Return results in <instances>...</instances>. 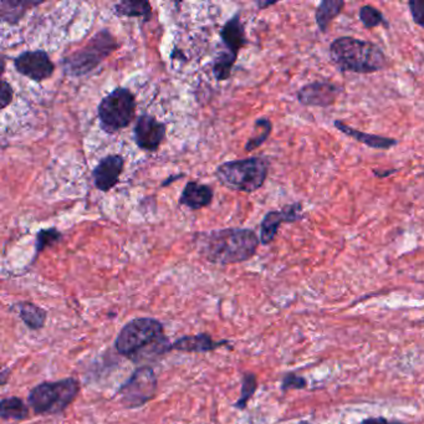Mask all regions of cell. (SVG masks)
<instances>
[{"mask_svg": "<svg viewBox=\"0 0 424 424\" xmlns=\"http://www.w3.org/2000/svg\"><path fill=\"white\" fill-rule=\"evenodd\" d=\"M301 219H303V204L300 202L288 204L280 210H270L260 224V242L269 245L274 242L282 224L299 222Z\"/></svg>", "mask_w": 424, "mask_h": 424, "instance_id": "obj_11", "label": "cell"}, {"mask_svg": "<svg viewBox=\"0 0 424 424\" xmlns=\"http://www.w3.org/2000/svg\"><path fill=\"white\" fill-rule=\"evenodd\" d=\"M219 36L227 50L238 56L242 47L248 44L240 14L236 13V15H233L229 21L223 25Z\"/></svg>", "mask_w": 424, "mask_h": 424, "instance_id": "obj_15", "label": "cell"}, {"mask_svg": "<svg viewBox=\"0 0 424 424\" xmlns=\"http://www.w3.org/2000/svg\"><path fill=\"white\" fill-rule=\"evenodd\" d=\"M256 388H258V379L253 372H247L242 377V393L240 397L238 398L234 407L238 410H245L250 398L254 396Z\"/></svg>", "mask_w": 424, "mask_h": 424, "instance_id": "obj_26", "label": "cell"}, {"mask_svg": "<svg viewBox=\"0 0 424 424\" xmlns=\"http://www.w3.org/2000/svg\"><path fill=\"white\" fill-rule=\"evenodd\" d=\"M114 13L120 18H142L149 23L152 19V5L146 0H125L114 5Z\"/></svg>", "mask_w": 424, "mask_h": 424, "instance_id": "obj_19", "label": "cell"}, {"mask_svg": "<svg viewBox=\"0 0 424 424\" xmlns=\"http://www.w3.org/2000/svg\"><path fill=\"white\" fill-rule=\"evenodd\" d=\"M120 44L108 29H102L74 53L65 56L61 66L70 77H84L99 68L108 56L115 53Z\"/></svg>", "mask_w": 424, "mask_h": 424, "instance_id": "obj_5", "label": "cell"}, {"mask_svg": "<svg viewBox=\"0 0 424 424\" xmlns=\"http://www.w3.org/2000/svg\"><path fill=\"white\" fill-rule=\"evenodd\" d=\"M0 90H1V92H0L1 106L0 108H1V110H5L14 100L13 86L5 79H1V88Z\"/></svg>", "mask_w": 424, "mask_h": 424, "instance_id": "obj_30", "label": "cell"}, {"mask_svg": "<svg viewBox=\"0 0 424 424\" xmlns=\"http://www.w3.org/2000/svg\"><path fill=\"white\" fill-rule=\"evenodd\" d=\"M214 198V190L207 184L189 181L184 186L182 195L179 197V205L187 207L190 210H199V209L209 207Z\"/></svg>", "mask_w": 424, "mask_h": 424, "instance_id": "obj_14", "label": "cell"}, {"mask_svg": "<svg viewBox=\"0 0 424 424\" xmlns=\"http://www.w3.org/2000/svg\"><path fill=\"white\" fill-rule=\"evenodd\" d=\"M183 177H184V175H171V177H169L164 182L162 183V187H167L169 184H172V183L175 182V181H178L179 178H183Z\"/></svg>", "mask_w": 424, "mask_h": 424, "instance_id": "obj_33", "label": "cell"}, {"mask_svg": "<svg viewBox=\"0 0 424 424\" xmlns=\"http://www.w3.org/2000/svg\"><path fill=\"white\" fill-rule=\"evenodd\" d=\"M29 407L19 397L4 398L0 402V416L3 419L24 421L29 417Z\"/></svg>", "mask_w": 424, "mask_h": 424, "instance_id": "obj_22", "label": "cell"}, {"mask_svg": "<svg viewBox=\"0 0 424 424\" xmlns=\"http://www.w3.org/2000/svg\"><path fill=\"white\" fill-rule=\"evenodd\" d=\"M115 346L120 355L134 361L172 351L163 325L152 317H138L126 323L116 337Z\"/></svg>", "mask_w": 424, "mask_h": 424, "instance_id": "obj_2", "label": "cell"}, {"mask_svg": "<svg viewBox=\"0 0 424 424\" xmlns=\"http://www.w3.org/2000/svg\"><path fill=\"white\" fill-rule=\"evenodd\" d=\"M167 127L155 116L143 114L136 120L134 138L138 149L146 152H157L166 140Z\"/></svg>", "mask_w": 424, "mask_h": 424, "instance_id": "obj_10", "label": "cell"}, {"mask_svg": "<svg viewBox=\"0 0 424 424\" xmlns=\"http://www.w3.org/2000/svg\"><path fill=\"white\" fill-rule=\"evenodd\" d=\"M125 169V160L120 155H108L92 169L95 187L100 192L108 193L115 188Z\"/></svg>", "mask_w": 424, "mask_h": 424, "instance_id": "obj_13", "label": "cell"}, {"mask_svg": "<svg viewBox=\"0 0 424 424\" xmlns=\"http://www.w3.org/2000/svg\"><path fill=\"white\" fill-rule=\"evenodd\" d=\"M13 309L18 311L21 321L25 323L30 330H40L47 323V311L35 303L21 301L15 303Z\"/></svg>", "mask_w": 424, "mask_h": 424, "instance_id": "obj_20", "label": "cell"}, {"mask_svg": "<svg viewBox=\"0 0 424 424\" xmlns=\"http://www.w3.org/2000/svg\"><path fill=\"white\" fill-rule=\"evenodd\" d=\"M345 7L342 0H323L315 12V21L321 33H326L331 21L337 18Z\"/></svg>", "mask_w": 424, "mask_h": 424, "instance_id": "obj_21", "label": "cell"}, {"mask_svg": "<svg viewBox=\"0 0 424 424\" xmlns=\"http://www.w3.org/2000/svg\"><path fill=\"white\" fill-rule=\"evenodd\" d=\"M398 172V169H388V171H379V169H372V173L376 175L377 178H387L390 175Z\"/></svg>", "mask_w": 424, "mask_h": 424, "instance_id": "obj_32", "label": "cell"}, {"mask_svg": "<svg viewBox=\"0 0 424 424\" xmlns=\"http://www.w3.org/2000/svg\"><path fill=\"white\" fill-rule=\"evenodd\" d=\"M360 424H403L401 423V422H390L388 419H386L384 417H377V418H367V419H364Z\"/></svg>", "mask_w": 424, "mask_h": 424, "instance_id": "obj_31", "label": "cell"}, {"mask_svg": "<svg viewBox=\"0 0 424 424\" xmlns=\"http://www.w3.org/2000/svg\"><path fill=\"white\" fill-rule=\"evenodd\" d=\"M358 16L366 29H373V27H379L381 24L387 25L384 14L381 13L377 8L372 7V5L361 7Z\"/></svg>", "mask_w": 424, "mask_h": 424, "instance_id": "obj_27", "label": "cell"}, {"mask_svg": "<svg viewBox=\"0 0 424 424\" xmlns=\"http://www.w3.org/2000/svg\"><path fill=\"white\" fill-rule=\"evenodd\" d=\"M238 56L230 53L228 50L221 51L216 55L214 62H213V76L216 77V81H227L232 76L233 68L236 65Z\"/></svg>", "mask_w": 424, "mask_h": 424, "instance_id": "obj_24", "label": "cell"}, {"mask_svg": "<svg viewBox=\"0 0 424 424\" xmlns=\"http://www.w3.org/2000/svg\"><path fill=\"white\" fill-rule=\"evenodd\" d=\"M412 19L417 24L418 27L424 29V0H411L408 3Z\"/></svg>", "mask_w": 424, "mask_h": 424, "instance_id": "obj_29", "label": "cell"}, {"mask_svg": "<svg viewBox=\"0 0 424 424\" xmlns=\"http://www.w3.org/2000/svg\"><path fill=\"white\" fill-rule=\"evenodd\" d=\"M276 1H258L256 5L259 8V10H264L266 8L271 7V5H275Z\"/></svg>", "mask_w": 424, "mask_h": 424, "instance_id": "obj_34", "label": "cell"}, {"mask_svg": "<svg viewBox=\"0 0 424 424\" xmlns=\"http://www.w3.org/2000/svg\"><path fill=\"white\" fill-rule=\"evenodd\" d=\"M35 256L34 262L36 258L41 254L47 248H51L56 245L58 242H61L62 239V233L60 230L56 229L55 227L53 228H47V229H40L36 233L35 238Z\"/></svg>", "mask_w": 424, "mask_h": 424, "instance_id": "obj_25", "label": "cell"}, {"mask_svg": "<svg viewBox=\"0 0 424 424\" xmlns=\"http://www.w3.org/2000/svg\"><path fill=\"white\" fill-rule=\"evenodd\" d=\"M269 158L255 155L244 160L224 162L216 169V178L223 187L253 193L262 188L269 175Z\"/></svg>", "mask_w": 424, "mask_h": 424, "instance_id": "obj_4", "label": "cell"}, {"mask_svg": "<svg viewBox=\"0 0 424 424\" xmlns=\"http://www.w3.org/2000/svg\"><path fill=\"white\" fill-rule=\"evenodd\" d=\"M330 59L340 71L355 74H372L387 66L382 49L352 36H341L330 44Z\"/></svg>", "mask_w": 424, "mask_h": 424, "instance_id": "obj_3", "label": "cell"}, {"mask_svg": "<svg viewBox=\"0 0 424 424\" xmlns=\"http://www.w3.org/2000/svg\"><path fill=\"white\" fill-rule=\"evenodd\" d=\"M306 386H308V382H306L305 378L297 376L292 372H289L284 376L282 390L286 392L289 390H303Z\"/></svg>", "mask_w": 424, "mask_h": 424, "instance_id": "obj_28", "label": "cell"}, {"mask_svg": "<svg viewBox=\"0 0 424 424\" xmlns=\"http://www.w3.org/2000/svg\"><path fill=\"white\" fill-rule=\"evenodd\" d=\"M299 424H311V423H309V422H306V421H303V422H300V423Z\"/></svg>", "mask_w": 424, "mask_h": 424, "instance_id": "obj_36", "label": "cell"}, {"mask_svg": "<svg viewBox=\"0 0 424 424\" xmlns=\"http://www.w3.org/2000/svg\"><path fill=\"white\" fill-rule=\"evenodd\" d=\"M137 101L129 88H116L97 106V117L102 131L115 135L135 120Z\"/></svg>", "mask_w": 424, "mask_h": 424, "instance_id": "obj_7", "label": "cell"}, {"mask_svg": "<svg viewBox=\"0 0 424 424\" xmlns=\"http://www.w3.org/2000/svg\"><path fill=\"white\" fill-rule=\"evenodd\" d=\"M16 73L34 82L47 81L54 75L56 66L45 50H27L13 59Z\"/></svg>", "mask_w": 424, "mask_h": 424, "instance_id": "obj_9", "label": "cell"}, {"mask_svg": "<svg viewBox=\"0 0 424 424\" xmlns=\"http://www.w3.org/2000/svg\"><path fill=\"white\" fill-rule=\"evenodd\" d=\"M334 126L342 132L344 135L349 136L351 138H353L355 141L364 143V146L370 147V149H390L395 146H397L398 141L396 138H390V137H384V136L370 135L366 132H361L356 128L350 127L349 125L344 123L341 120H336L334 122Z\"/></svg>", "mask_w": 424, "mask_h": 424, "instance_id": "obj_16", "label": "cell"}, {"mask_svg": "<svg viewBox=\"0 0 424 424\" xmlns=\"http://www.w3.org/2000/svg\"><path fill=\"white\" fill-rule=\"evenodd\" d=\"M80 393V384L75 378L38 384L30 390L27 401L36 414H59L74 402Z\"/></svg>", "mask_w": 424, "mask_h": 424, "instance_id": "obj_6", "label": "cell"}, {"mask_svg": "<svg viewBox=\"0 0 424 424\" xmlns=\"http://www.w3.org/2000/svg\"><path fill=\"white\" fill-rule=\"evenodd\" d=\"M273 131V122L268 117H260L254 123V135L250 137L245 143L244 149L247 152H253L260 146H263L266 140L269 138Z\"/></svg>", "mask_w": 424, "mask_h": 424, "instance_id": "obj_23", "label": "cell"}, {"mask_svg": "<svg viewBox=\"0 0 424 424\" xmlns=\"http://www.w3.org/2000/svg\"><path fill=\"white\" fill-rule=\"evenodd\" d=\"M195 242L209 263L230 265L248 262L255 255L260 238L249 228H224L197 233Z\"/></svg>", "mask_w": 424, "mask_h": 424, "instance_id": "obj_1", "label": "cell"}, {"mask_svg": "<svg viewBox=\"0 0 424 424\" xmlns=\"http://www.w3.org/2000/svg\"><path fill=\"white\" fill-rule=\"evenodd\" d=\"M157 376L149 366L140 367L119 390L121 403L126 408H138L149 403L157 392Z\"/></svg>", "mask_w": 424, "mask_h": 424, "instance_id": "obj_8", "label": "cell"}, {"mask_svg": "<svg viewBox=\"0 0 424 424\" xmlns=\"http://www.w3.org/2000/svg\"><path fill=\"white\" fill-rule=\"evenodd\" d=\"M342 88L329 81H314L297 91L299 102L308 108H329L336 102Z\"/></svg>", "mask_w": 424, "mask_h": 424, "instance_id": "obj_12", "label": "cell"}, {"mask_svg": "<svg viewBox=\"0 0 424 424\" xmlns=\"http://www.w3.org/2000/svg\"><path fill=\"white\" fill-rule=\"evenodd\" d=\"M8 376H9V371L4 370L1 372V379H0V381H1V384H7Z\"/></svg>", "mask_w": 424, "mask_h": 424, "instance_id": "obj_35", "label": "cell"}, {"mask_svg": "<svg viewBox=\"0 0 424 424\" xmlns=\"http://www.w3.org/2000/svg\"><path fill=\"white\" fill-rule=\"evenodd\" d=\"M227 344L228 341H214L208 334H198L175 340L171 346V350L181 352H210Z\"/></svg>", "mask_w": 424, "mask_h": 424, "instance_id": "obj_17", "label": "cell"}, {"mask_svg": "<svg viewBox=\"0 0 424 424\" xmlns=\"http://www.w3.org/2000/svg\"><path fill=\"white\" fill-rule=\"evenodd\" d=\"M41 1H13L1 0L0 3V19L9 25H16L33 8L39 7Z\"/></svg>", "mask_w": 424, "mask_h": 424, "instance_id": "obj_18", "label": "cell"}]
</instances>
